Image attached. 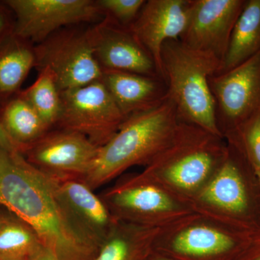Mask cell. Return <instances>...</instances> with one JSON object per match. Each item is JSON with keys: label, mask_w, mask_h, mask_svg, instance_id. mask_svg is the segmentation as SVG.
I'll return each instance as SVG.
<instances>
[{"label": "cell", "mask_w": 260, "mask_h": 260, "mask_svg": "<svg viewBox=\"0 0 260 260\" xmlns=\"http://www.w3.org/2000/svg\"><path fill=\"white\" fill-rule=\"evenodd\" d=\"M15 15L4 1L0 2V44L13 34Z\"/></svg>", "instance_id": "cell-26"}, {"label": "cell", "mask_w": 260, "mask_h": 260, "mask_svg": "<svg viewBox=\"0 0 260 260\" xmlns=\"http://www.w3.org/2000/svg\"><path fill=\"white\" fill-rule=\"evenodd\" d=\"M15 15L13 34L38 44L72 25L104 18L93 0H5Z\"/></svg>", "instance_id": "cell-8"}, {"label": "cell", "mask_w": 260, "mask_h": 260, "mask_svg": "<svg viewBox=\"0 0 260 260\" xmlns=\"http://www.w3.org/2000/svg\"><path fill=\"white\" fill-rule=\"evenodd\" d=\"M36 66L35 44L13 34L0 44V107L15 96Z\"/></svg>", "instance_id": "cell-17"}, {"label": "cell", "mask_w": 260, "mask_h": 260, "mask_svg": "<svg viewBox=\"0 0 260 260\" xmlns=\"http://www.w3.org/2000/svg\"><path fill=\"white\" fill-rule=\"evenodd\" d=\"M38 71L52 72L60 92L102 80L103 70L89 41L87 29L72 26L57 30L35 45Z\"/></svg>", "instance_id": "cell-5"}, {"label": "cell", "mask_w": 260, "mask_h": 260, "mask_svg": "<svg viewBox=\"0 0 260 260\" xmlns=\"http://www.w3.org/2000/svg\"><path fill=\"white\" fill-rule=\"evenodd\" d=\"M221 137L189 123L179 122L175 136L143 173L164 177L171 186L184 191L198 189L223 162L229 148Z\"/></svg>", "instance_id": "cell-4"}, {"label": "cell", "mask_w": 260, "mask_h": 260, "mask_svg": "<svg viewBox=\"0 0 260 260\" xmlns=\"http://www.w3.org/2000/svg\"><path fill=\"white\" fill-rule=\"evenodd\" d=\"M155 235L153 227L117 220L95 260H143Z\"/></svg>", "instance_id": "cell-20"}, {"label": "cell", "mask_w": 260, "mask_h": 260, "mask_svg": "<svg viewBox=\"0 0 260 260\" xmlns=\"http://www.w3.org/2000/svg\"><path fill=\"white\" fill-rule=\"evenodd\" d=\"M179 122L175 105L167 96L157 107L129 116L99 148L91 169L81 180L94 191L130 167L148 166L172 143Z\"/></svg>", "instance_id": "cell-2"}, {"label": "cell", "mask_w": 260, "mask_h": 260, "mask_svg": "<svg viewBox=\"0 0 260 260\" xmlns=\"http://www.w3.org/2000/svg\"><path fill=\"white\" fill-rule=\"evenodd\" d=\"M100 197L116 220L145 226L153 227L161 213L175 208L170 196L142 174L119 182Z\"/></svg>", "instance_id": "cell-12"}, {"label": "cell", "mask_w": 260, "mask_h": 260, "mask_svg": "<svg viewBox=\"0 0 260 260\" xmlns=\"http://www.w3.org/2000/svg\"><path fill=\"white\" fill-rule=\"evenodd\" d=\"M23 260H26V259H23Z\"/></svg>", "instance_id": "cell-31"}, {"label": "cell", "mask_w": 260, "mask_h": 260, "mask_svg": "<svg viewBox=\"0 0 260 260\" xmlns=\"http://www.w3.org/2000/svg\"><path fill=\"white\" fill-rule=\"evenodd\" d=\"M42 246L37 233L14 214H0V260H23Z\"/></svg>", "instance_id": "cell-22"}, {"label": "cell", "mask_w": 260, "mask_h": 260, "mask_svg": "<svg viewBox=\"0 0 260 260\" xmlns=\"http://www.w3.org/2000/svg\"><path fill=\"white\" fill-rule=\"evenodd\" d=\"M160 61L167 96L175 105L179 120L222 138L209 87V78L218 73L221 61L174 39L162 45Z\"/></svg>", "instance_id": "cell-3"}, {"label": "cell", "mask_w": 260, "mask_h": 260, "mask_svg": "<svg viewBox=\"0 0 260 260\" xmlns=\"http://www.w3.org/2000/svg\"><path fill=\"white\" fill-rule=\"evenodd\" d=\"M59 190L75 223L100 248L117 222L100 195L80 179H57Z\"/></svg>", "instance_id": "cell-14"}, {"label": "cell", "mask_w": 260, "mask_h": 260, "mask_svg": "<svg viewBox=\"0 0 260 260\" xmlns=\"http://www.w3.org/2000/svg\"><path fill=\"white\" fill-rule=\"evenodd\" d=\"M61 102L54 128L80 133L99 148L112 139L125 120L102 80L61 92Z\"/></svg>", "instance_id": "cell-6"}, {"label": "cell", "mask_w": 260, "mask_h": 260, "mask_svg": "<svg viewBox=\"0 0 260 260\" xmlns=\"http://www.w3.org/2000/svg\"><path fill=\"white\" fill-rule=\"evenodd\" d=\"M209 87L217 125L227 136L260 112V51L229 71L212 75Z\"/></svg>", "instance_id": "cell-7"}, {"label": "cell", "mask_w": 260, "mask_h": 260, "mask_svg": "<svg viewBox=\"0 0 260 260\" xmlns=\"http://www.w3.org/2000/svg\"><path fill=\"white\" fill-rule=\"evenodd\" d=\"M246 0H191L187 25L180 40L223 61L234 26Z\"/></svg>", "instance_id": "cell-11"}, {"label": "cell", "mask_w": 260, "mask_h": 260, "mask_svg": "<svg viewBox=\"0 0 260 260\" xmlns=\"http://www.w3.org/2000/svg\"><path fill=\"white\" fill-rule=\"evenodd\" d=\"M0 147L10 152H19L13 142L9 138L0 123Z\"/></svg>", "instance_id": "cell-28"}, {"label": "cell", "mask_w": 260, "mask_h": 260, "mask_svg": "<svg viewBox=\"0 0 260 260\" xmlns=\"http://www.w3.org/2000/svg\"><path fill=\"white\" fill-rule=\"evenodd\" d=\"M19 94L50 129L56 126L61 112V92L50 70H39L36 81L28 88L20 90Z\"/></svg>", "instance_id": "cell-23"}, {"label": "cell", "mask_w": 260, "mask_h": 260, "mask_svg": "<svg viewBox=\"0 0 260 260\" xmlns=\"http://www.w3.org/2000/svg\"><path fill=\"white\" fill-rule=\"evenodd\" d=\"M0 123L20 153L51 129L19 93L0 107Z\"/></svg>", "instance_id": "cell-19"}, {"label": "cell", "mask_w": 260, "mask_h": 260, "mask_svg": "<svg viewBox=\"0 0 260 260\" xmlns=\"http://www.w3.org/2000/svg\"><path fill=\"white\" fill-rule=\"evenodd\" d=\"M235 242L229 234L205 225H193L181 231L173 240V249L191 256L217 255L231 250Z\"/></svg>", "instance_id": "cell-21"}, {"label": "cell", "mask_w": 260, "mask_h": 260, "mask_svg": "<svg viewBox=\"0 0 260 260\" xmlns=\"http://www.w3.org/2000/svg\"><path fill=\"white\" fill-rule=\"evenodd\" d=\"M191 0H148L129 27L153 56L164 80L160 51L164 43L180 39L189 19Z\"/></svg>", "instance_id": "cell-13"}, {"label": "cell", "mask_w": 260, "mask_h": 260, "mask_svg": "<svg viewBox=\"0 0 260 260\" xmlns=\"http://www.w3.org/2000/svg\"><path fill=\"white\" fill-rule=\"evenodd\" d=\"M87 32L103 71L127 72L162 80L153 56L129 27L104 18L87 28Z\"/></svg>", "instance_id": "cell-10"}, {"label": "cell", "mask_w": 260, "mask_h": 260, "mask_svg": "<svg viewBox=\"0 0 260 260\" xmlns=\"http://www.w3.org/2000/svg\"><path fill=\"white\" fill-rule=\"evenodd\" d=\"M260 51V0H246L233 30L218 73L245 62Z\"/></svg>", "instance_id": "cell-18"}, {"label": "cell", "mask_w": 260, "mask_h": 260, "mask_svg": "<svg viewBox=\"0 0 260 260\" xmlns=\"http://www.w3.org/2000/svg\"><path fill=\"white\" fill-rule=\"evenodd\" d=\"M253 260H260V254H259V255H258L257 256H256V258H254V259Z\"/></svg>", "instance_id": "cell-30"}, {"label": "cell", "mask_w": 260, "mask_h": 260, "mask_svg": "<svg viewBox=\"0 0 260 260\" xmlns=\"http://www.w3.org/2000/svg\"><path fill=\"white\" fill-rule=\"evenodd\" d=\"M53 129L22 155L32 166L56 179H83L91 169L99 147L76 132Z\"/></svg>", "instance_id": "cell-9"}, {"label": "cell", "mask_w": 260, "mask_h": 260, "mask_svg": "<svg viewBox=\"0 0 260 260\" xmlns=\"http://www.w3.org/2000/svg\"><path fill=\"white\" fill-rule=\"evenodd\" d=\"M102 80L125 119L150 110L167 99V86L160 78L106 70Z\"/></svg>", "instance_id": "cell-15"}, {"label": "cell", "mask_w": 260, "mask_h": 260, "mask_svg": "<svg viewBox=\"0 0 260 260\" xmlns=\"http://www.w3.org/2000/svg\"><path fill=\"white\" fill-rule=\"evenodd\" d=\"M104 18L112 19L121 25L129 27L144 5V0H96Z\"/></svg>", "instance_id": "cell-25"}, {"label": "cell", "mask_w": 260, "mask_h": 260, "mask_svg": "<svg viewBox=\"0 0 260 260\" xmlns=\"http://www.w3.org/2000/svg\"><path fill=\"white\" fill-rule=\"evenodd\" d=\"M0 205L28 224L59 260H95L99 247L84 235L61 198L55 178L20 152L0 147Z\"/></svg>", "instance_id": "cell-1"}, {"label": "cell", "mask_w": 260, "mask_h": 260, "mask_svg": "<svg viewBox=\"0 0 260 260\" xmlns=\"http://www.w3.org/2000/svg\"><path fill=\"white\" fill-rule=\"evenodd\" d=\"M26 260H59L49 249L41 246L32 255Z\"/></svg>", "instance_id": "cell-27"}, {"label": "cell", "mask_w": 260, "mask_h": 260, "mask_svg": "<svg viewBox=\"0 0 260 260\" xmlns=\"http://www.w3.org/2000/svg\"><path fill=\"white\" fill-rule=\"evenodd\" d=\"M200 198L207 204L227 213L239 214L247 209L245 184L230 149L213 179L203 188Z\"/></svg>", "instance_id": "cell-16"}, {"label": "cell", "mask_w": 260, "mask_h": 260, "mask_svg": "<svg viewBox=\"0 0 260 260\" xmlns=\"http://www.w3.org/2000/svg\"><path fill=\"white\" fill-rule=\"evenodd\" d=\"M225 137L254 171H260V112Z\"/></svg>", "instance_id": "cell-24"}, {"label": "cell", "mask_w": 260, "mask_h": 260, "mask_svg": "<svg viewBox=\"0 0 260 260\" xmlns=\"http://www.w3.org/2000/svg\"><path fill=\"white\" fill-rule=\"evenodd\" d=\"M254 172H255L256 177H257L258 179H259V184H260V171H254Z\"/></svg>", "instance_id": "cell-29"}]
</instances>
